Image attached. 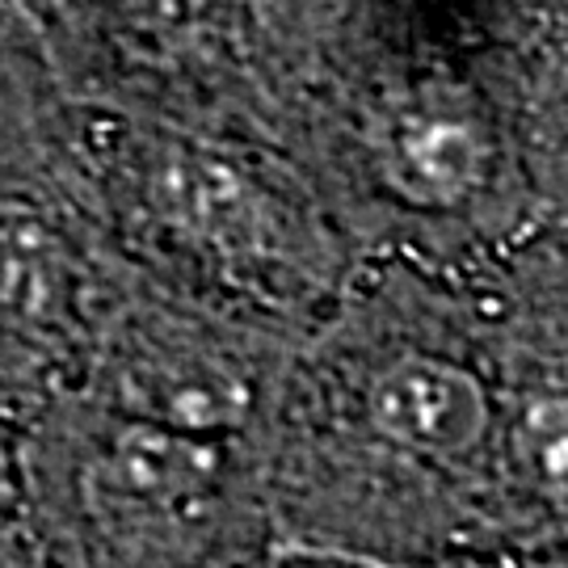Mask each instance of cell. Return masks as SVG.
Returning a JSON list of instances; mask_svg holds the SVG:
<instances>
[{"instance_id":"obj_8","label":"cell","mask_w":568,"mask_h":568,"mask_svg":"<svg viewBox=\"0 0 568 568\" xmlns=\"http://www.w3.org/2000/svg\"><path fill=\"white\" fill-rule=\"evenodd\" d=\"M77 102L34 26L0 9V206L72 194Z\"/></svg>"},{"instance_id":"obj_4","label":"cell","mask_w":568,"mask_h":568,"mask_svg":"<svg viewBox=\"0 0 568 568\" xmlns=\"http://www.w3.org/2000/svg\"><path fill=\"white\" fill-rule=\"evenodd\" d=\"M345 0H60L47 26L68 98L227 126L295 152Z\"/></svg>"},{"instance_id":"obj_11","label":"cell","mask_w":568,"mask_h":568,"mask_svg":"<svg viewBox=\"0 0 568 568\" xmlns=\"http://www.w3.org/2000/svg\"><path fill=\"white\" fill-rule=\"evenodd\" d=\"M55 4H60V0H0V9L21 18L26 26H34L42 34V42H47V26L55 18Z\"/></svg>"},{"instance_id":"obj_9","label":"cell","mask_w":568,"mask_h":568,"mask_svg":"<svg viewBox=\"0 0 568 568\" xmlns=\"http://www.w3.org/2000/svg\"><path fill=\"white\" fill-rule=\"evenodd\" d=\"M265 556L278 565L316 568H568V551L556 544H464L438 551H363L333 548L291 535H270Z\"/></svg>"},{"instance_id":"obj_6","label":"cell","mask_w":568,"mask_h":568,"mask_svg":"<svg viewBox=\"0 0 568 568\" xmlns=\"http://www.w3.org/2000/svg\"><path fill=\"white\" fill-rule=\"evenodd\" d=\"M300 337L199 304L105 244L77 384L84 400L152 426L270 447Z\"/></svg>"},{"instance_id":"obj_7","label":"cell","mask_w":568,"mask_h":568,"mask_svg":"<svg viewBox=\"0 0 568 568\" xmlns=\"http://www.w3.org/2000/svg\"><path fill=\"white\" fill-rule=\"evenodd\" d=\"M105 236L72 194L0 206V417L26 426L77 384Z\"/></svg>"},{"instance_id":"obj_10","label":"cell","mask_w":568,"mask_h":568,"mask_svg":"<svg viewBox=\"0 0 568 568\" xmlns=\"http://www.w3.org/2000/svg\"><path fill=\"white\" fill-rule=\"evenodd\" d=\"M523 126L544 211L568 232V47L530 72L523 89Z\"/></svg>"},{"instance_id":"obj_12","label":"cell","mask_w":568,"mask_h":568,"mask_svg":"<svg viewBox=\"0 0 568 568\" xmlns=\"http://www.w3.org/2000/svg\"><path fill=\"white\" fill-rule=\"evenodd\" d=\"M18 434L21 429L9 417H0V501L9 493V471L18 467Z\"/></svg>"},{"instance_id":"obj_3","label":"cell","mask_w":568,"mask_h":568,"mask_svg":"<svg viewBox=\"0 0 568 568\" xmlns=\"http://www.w3.org/2000/svg\"><path fill=\"white\" fill-rule=\"evenodd\" d=\"M366 253L485 265L548 220L523 98L493 72L349 51L295 140Z\"/></svg>"},{"instance_id":"obj_1","label":"cell","mask_w":568,"mask_h":568,"mask_svg":"<svg viewBox=\"0 0 568 568\" xmlns=\"http://www.w3.org/2000/svg\"><path fill=\"white\" fill-rule=\"evenodd\" d=\"M488 265L371 253L291 354L270 471L316 493L506 506L509 408Z\"/></svg>"},{"instance_id":"obj_5","label":"cell","mask_w":568,"mask_h":568,"mask_svg":"<svg viewBox=\"0 0 568 568\" xmlns=\"http://www.w3.org/2000/svg\"><path fill=\"white\" fill-rule=\"evenodd\" d=\"M18 471L72 568H203L270 476V447L60 392L21 426Z\"/></svg>"},{"instance_id":"obj_2","label":"cell","mask_w":568,"mask_h":568,"mask_svg":"<svg viewBox=\"0 0 568 568\" xmlns=\"http://www.w3.org/2000/svg\"><path fill=\"white\" fill-rule=\"evenodd\" d=\"M72 199L143 274L286 337L371 257L295 152L206 122L77 102Z\"/></svg>"}]
</instances>
